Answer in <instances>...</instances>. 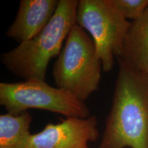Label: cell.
<instances>
[{
    "mask_svg": "<svg viewBox=\"0 0 148 148\" xmlns=\"http://www.w3.org/2000/svg\"><path fill=\"white\" fill-rule=\"evenodd\" d=\"M97 125L95 116L66 117L60 123H49L31 135L27 148H89L88 143L99 136Z\"/></svg>",
    "mask_w": 148,
    "mask_h": 148,
    "instance_id": "8992f818",
    "label": "cell"
},
{
    "mask_svg": "<svg viewBox=\"0 0 148 148\" xmlns=\"http://www.w3.org/2000/svg\"><path fill=\"white\" fill-rule=\"evenodd\" d=\"M76 23L92 36L103 71L113 69L123 52L130 22L120 13L112 0H79Z\"/></svg>",
    "mask_w": 148,
    "mask_h": 148,
    "instance_id": "277c9868",
    "label": "cell"
},
{
    "mask_svg": "<svg viewBox=\"0 0 148 148\" xmlns=\"http://www.w3.org/2000/svg\"><path fill=\"white\" fill-rule=\"evenodd\" d=\"M32 115L27 111L0 115V148H27Z\"/></svg>",
    "mask_w": 148,
    "mask_h": 148,
    "instance_id": "9c48e42d",
    "label": "cell"
},
{
    "mask_svg": "<svg viewBox=\"0 0 148 148\" xmlns=\"http://www.w3.org/2000/svg\"><path fill=\"white\" fill-rule=\"evenodd\" d=\"M58 3L59 0H21L6 36L20 43L34 38L50 21Z\"/></svg>",
    "mask_w": 148,
    "mask_h": 148,
    "instance_id": "52a82bcc",
    "label": "cell"
},
{
    "mask_svg": "<svg viewBox=\"0 0 148 148\" xmlns=\"http://www.w3.org/2000/svg\"><path fill=\"white\" fill-rule=\"evenodd\" d=\"M120 13L133 21L140 17L148 6V0H112Z\"/></svg>",
    "mask_w": 148,
    "mask_h": 148,
    "instance_id": "30bf717a",
    "label": "cell"
},
{
    "mask_svg": "<svg viewBox=\"0 0 148 148\" xmlns=\"http://www.w3.org/2000/svg\"><path fill=\"white\" fill-rule=\"evenodd\" d=\"M119 63L99 148H148V73Z\"/></svg>",
    "mask_w": 148,
    "mask_h": 148,
    "instance_id": "6da1fadb",
    "label": "cell"
},
{
    "mask_svg": "<svg viewBox=\"0 0 148 148\" xmlns=\"http://www.w3.org/2000/svg\"><path fill=\"white\" fill-rule=\"evenodd\" d=\"M78 1L59 0L54 14L39 34L1 53V61L7 69L25 81L45 80L49 61L60 54L76 23Z\"/></svg>",
    "mask_w": 148,
    "mask_h": 148,
    "instance_id": "7a4b0ae2",
    "label": "cell"
},
{
    "mask_svg": "<svg viewBox=\"0 0 148 148\" xmlns=\"http://www.w3.org/2000/svg\"><path fill=\"white\" fill-rule=\"evenodd\" d=\"M0 103L8 113L18 114L28 109H41L66 117L87 118L90 110L84 101L71 92L54 88L45 80L0 83Z\"/></svg>",
    "mask_w": 148,
    "mask_h": 148,
    "instance_id": "5b68a950",
    "label": "cell"
},
{
    "mask_svg": "<svg viewBox=\"0 0 148 148\" xmlns=\"http://www.w3.org/2000/svg\"><path fill=\"white\" fill-rule=\"evenodd\" d=\"M101 70L93 40L75 23L53 64L52 75L57 87L84 101L97 90Z\"/></svg>",
    "mask_w": 148,
    "mask_h": 148,
    "instance_id": "3957f363",
    "label": "cell"
},
{
    "mask_svg": "<svg viewBox=\"0 0 148 148\" xmlns=\"http://www.w3.org/2000/svg\"><path fill=\"white\" fill-rule=\"evenodd\" d=\"M118 62L148 73V6L143 14L130 22Z\"/></svg>",
    "mask_w": 148,
    "mask_h": 148,
    "instance_id": "ba28073f",
    "label": "cell"
}]
</instances>
